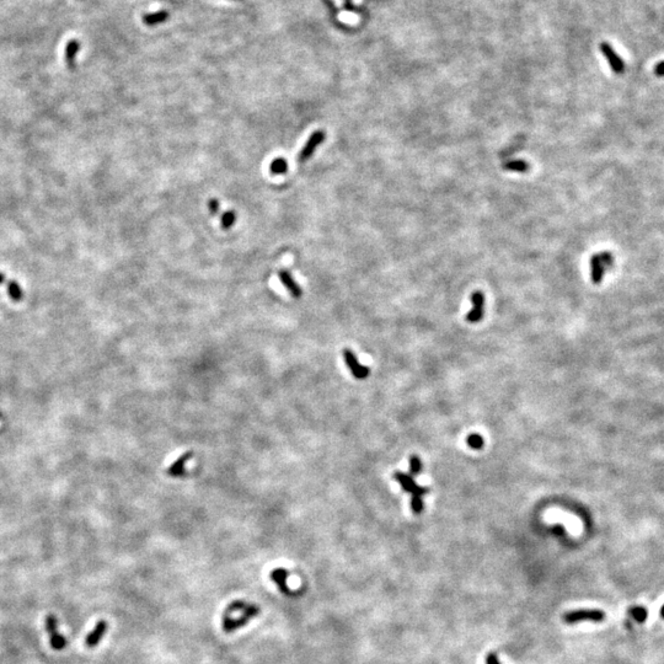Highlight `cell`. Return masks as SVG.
Wrapping results in <instances>:
<instances>
[{
    "label": "cell",
    "mask_w": 664,
    "mask_h": 664,
    "mask_svg": "<svg viewBox=\"0 0 664 664\" xmlns=\"http://www.w3.org/2000/svg\"><path fill=\"white\" fill-rule=\"evenodd\" d=\"M4 282H5V275L0 273V284H3Z\"/></svg>",
    "instance_id": "f1b7e54d"
},
{
    "label": "cell",
    "mask_w": 664,
    "mask_h": 664,
    "mask_svg": "<svg viewBox=\"0 0 664 664\" xmlns=\"http://www.w3.org/2000/svg\"><path fill=\"white\" fill-rule=\"evenodd\" d=\"M278 277H279L281 283L283 284L284 288L287 289L294 298H300L301 294H303V291H301L300 286L295 282V279L293 278V275L289 273L287 269H281L278 272Z\"/></svg>",
    "instance_id": "ba28073f"
},
{
    "label": "cell",
    "mask_w": 664,
    "mask_h": 664,
    "mask_svg": "<svg viewBox=\"0 0 664 664\" xmlns=\"http://www.w3.org/2000/svg\"><path fill=\"white\" fill-rule=\"evenodd\" d=\"M288 576H289V572L287 570H284V568H275V570L272 571L271 575H269L272 581L277 584L278 589L282 591L283 594H287V596H288V594H292L291 589H289L288 585H287Z\"/></svg>",
    "instance_id": "7c38bea8"
},
{
    "label": "cell",
    "mask_w": 664,
    "mask_h": 664,
    "mask_svg": "<svg viewBox=\"0 0 664 664\" xmlns=\"http://www.w3.org/2000/svg\"><path fill=\"white\" fill-rule=\"evenodd\" d=\"M49 641H51V647L56 651H62V649L65 648L66 646V640L63 635H60L59 632H56V634H52L49 636Z\"/></svg>",
    "instance_id": "d6986e66"
},
{
    "label": "cell",
    "mask_w": 664,
    "mask_h": 664,
    "mask_svg": "<svg viewBox=\"0 0 664 664\" xmlns=\"http://www.w3.org/2000/svg\"><path fill=\"white\" fill-rule=\"evenodd\" d=\"M260 614V608L255 604H249L246 610L243 611L242 615L233 619V617L223 616V630L227 634H230L235 630H239L240 627H243L251 619L256 617Z\"/></svg>",
    "instance_id": "7a4b0ae2"
},
{
    "label": "cell",
    "mask_w": 664,
    "mask_h": 664,
    "mask_svg": "<svg viewBox=\"0 0 664 664\" xmlns=\"http://www.w3.org/2000/svg\"><path fill=\"white\" fill-rule=\"evenodd\" d=\"M208 208H209V212L212 214H218L219 212V202L217 199H211L209 203H208Z\"/></svg>",
    "instance_id": "484cf974"
},
{
    "label": "cell",
    "mask_w": 664,
    "mask_h": 664,
    "mask_svg": "<svg viewBox=\"0 0 664 664\" xmlns=\"http://www.w3.org/2000/svg\"><path fill=\"white\" fill-rule=\"evenodd\" d=\"M600 52L603 53V56L605 57V59L608 60L609 65H610L611 71L614 72L615 74H622L625 72V62L619 54L616 53V51L611 47L610 43L608 42H603L600 43L599 46Z\"/></svg>",
    "instance_id": "5b68a950"
},
{
    "label": "cell",
    "mask_w": 664,
    "mask_h": 664,
    "mask_svg": "<svg viewBox=\"0 0 664 664\" xmlns=\"http://www.w3.org/2000/svg\"><path fill=\"white\" fill-rule=\"evenodd\" d=\"M192 457H193L192 451H187V453L182 454L181 457H180L179 459L176 460V462H173L172 464H171L170 468L167 469V471H166L167 475H169V476H171V477H180V476H182V475H185V465H186V463Z\"/></svg>",
    "instance_id": "8fae6325"
},
{
    "label": "cell",
    "mask_w": 664,
    "mask_h": 664,
    "mask_svg": "<svg viewBox=\"0 0 664 664\" xmlns=\"http://www.w3.org/2000/svg\"><path fill=\"white\" fill-rule=\"evenodd\" d=\"M166 20H169V13L165 10H160V11H155V13H150V14H146L143 16V22L146 25L149 26H155L159 24H162Z\"/></svg>",
    "instance_id": "9a60e30c"
},
{
    "label": "cell",
    "mask_w": 664,
    "mask_h": 664,
    "mask_svg": "<svg viewBox=\"0 0 664 664\" xmlns=\"http://www.w3.org/2000/svg\"><path fill=\"white\" fill-rule=\"evenodd\" d=\"M342 355H343V359L344 362H346L347 367H348L351 373H352V375L355 376L356 379L363 380V379L368 378V375H369L370 373L369 368L359 363L358 359H357V356L355 355V352H353L352 350L344 348Z\"/></svg>",
    "instance_id": "277c9868"
},
{
    "label": "cell",
    "mask_w": 664,
    "mask_h": 664,
    "mask_svg": "<svg viewBox=\"0 0 664 664\" xmlns=\"http://www.w3.org/2000/svg\"><path fill=\"white\" fill-rule=\"evenodd\" d=\"M8 293L14 301H20L22 299V295H24L21 287H20V284L15 282V281H10V282H9Z\"/></svg>",
    "instance_id": "ac0fdd59"
},
{
    "label": "cell",
    "mask_w": 664,
    "mask_h": 664,
    "mask_svg": "<svg viewBox=\"0 0 664 664\" xmlns=\"http://www.w3.org/2000/svg\"><path fill=\"white\" fill-rule=\"evenodd\" d=\"M502 167L507 171H514V172L526 173L530 170V164L527 160H523V159H513V160L503 162Z\"/></svg>",
    "instance_id": "4fadbf2b"
},
{
    "label": "cell",
    "mask_w": 664,
    "mask_h": 664,
    "mask_svg": "<svg viewBox=\"0 0 664 664\" xmlns=\"http://www.w3.org/2000/svg\"><path fill=\"white\" fill-rule=\"evenodd\" d=\"M589 265H590V277H591V282L594 284H600L603 282V278H604L605 274V268L604 265L600 261L598 254L593 255L589 260Z\"/></svg>",
    "instance_id": "30bf717a"
},
{
    "label": "cell",
    "mask_w": 664,
    "mask_h": 664,
    "mask_svg": "<svg viewBox=\"0 0 664 664\" xmlns=\"http://www.w3.org/2000/svg\"><path fill=\"white\" fill-rule=\"evenodd\" d=\"M423 508H425V503H423V498L422 496L418 495H412L411 497V509L414 514H420V513L423 512Z\"/></svg>",
    "instance_id": "603a6c76"
},
{
    "label": "cell",
    "mask_w": 664,
    "mask_h": 664,
    "mask_svg": "<svg viewBox=\"0 0 664 664\" xmlns=\"http://www.w3.org/2000/svg\"><path fill=\"white\" fill-rule=\"evenodd\" d=\"M660 616H662L663 619H664V605H663L662 608H660Z\"/></svg>",
    "instance_id": "f546056e"
},
{
    "label": "cell",
    "mask_w": 664,
    "mask_h": 664,
    "mask_svg": "<svg viewBox=\"0 0 664 664\" xmlns=\"http://www.w3.org/2000/svg\"><path fill=\"white\" fill-rule=\"evenodd\" d=\"M598 256H599L600 261H602L603 265H604V267H605V268L613 267V265H614V256H613V254H611V252H609V251H603V252H600V254H598Z\"/></svg>",
    "instance_id": "d4e9b609"
},
{
    "label": "cell",
    "mask_w": 664,
    "mask_h": 664,
    "mask_svg": "<svg viewBox=\"0 0 664 664\" xmlns=\"http://www.w3.org/2000/svg\"><path fill=\"white\" fill-rule=\"evenodd\" d=\"M0 417H2V413H0Z\"/></svg>",
    "instance_id": "4dcf8cb0"
},
{
    "label": "cell",
    "mask_w": 664,
    "mask_h": 664,
    "mask_svg": "<svg viewBox=\"0 0 664 664\" xmlns=\"http://www.w3.org/2000/svg\"><path fill=\"white\" fill-rule=\"evenodd\" d=\"M422 471V462L417 455H411L410 458V475L416 476Z\"/></svg>",
    "instance_id": "7402d4cb"
},
{
    "label": "cell",
    "mask_w": 664,
    "mask_h": 664,
    "mask_svg": "<svg viewBox=\"0 0 664 664\" xmlns=\"http://www.w3.org/2000/svg\"><path fill=\"white\" fill-rule=\"evenodd\" d=\"M486 664H501L500 659H498L497 654H496L495 652H491V653L487 654Z\"/></svg>",
    "instance_id": "4316f807"
},
{
    "label": "cell",
    "mask_w": 664,
    "mask_h": 664,
    "mask_svg": "<svg viewBox=\"0 0 664 664\" xmlns=\"http://www.w3.org/2000/svg\"><path fill=\"white\" fill-rule=\"evenodd\" d=\"M287 170H288V162L283 158L274 159L271 162V165H269V171L273 175H283V173L287 172Z\"/></svg>",
    "instance_id": "2e32d148"
},
{
    "label": "cell",
    "mask_w": 664,
    "mask_h": 664,
    "mask_svg": "<svg viewBox=\"0 0 664 664\" xmlns=\"http://www.w3.org/2000/svg\"><path fill=\"white\" fill-rule=\"evenodd\" d=\"M326 138V133L324 130H315L310 138L308 139V142L305 143V146L303 147V149L300 150L299 155H298V160L299 162H305L308 161L310 158H311L312 154L315 153V150L318 149L319 146L325 141Z\"/></svg>",
    "instance_id": "8992f818"
},
{
    "label": "cell",
    "mask_w": 664,
    "mask_h": 664,
    "mask_svg": "<svg viewBox=\"0 0 664 664\" xmlns=\"http://www.w3.org/2000/svg\"><path fill=\"white\" fill-rule=\"evenodd\" d=\"M605 613L600 609H578V610L567 611L562 616L566 624H576L579 621H593V622H602L604 621Z\"/></svg>",
    "instance_id": "6da1fadb"
},
{
    "label": "cell",
    "mask_w": 664,
    "mask_h": 664,
    "mask_svg": "<svg viewBox=\"0 0 664 664\" xmlns=\"http://www.w3.org/2000/svg\"><path fill=\"white\" fill-rule=\"evenodd\" d=\"M45 627H46V631L48 632L49 636H51L52 634H56V632H58V621L56 615H53V614H48V615L46 616Z\"/></svg>",
    "instance_id": "44dd1931"
},
{
    "label": "cell",
    "mask_w": 664,
    "mask_h": 664,
    "mask_svg": "<svg viewBox=\"0 0 664 664\" xmlns=\"http://www.w3.org/2000/svg\"><path fill=\"white\" fill-rule=\"evenodd\" d=\"M654 74L657 77H664V60L663 62H659L658 64L654 66Z\"/></svg>",
    "instance_id": "83f0119b"
},
{
    "label": "cell",
    "mask_w": 664,
    "mask_h": 664,
    "mask_svg": "<svg viewBox=\"0 0 664 664\" xmlns=\"http://www.w3.org/2000/svg\"><path fill=\"white\" fill-rule=\"evenodd\" d=\"M236 222V214L234 211H228L223 214L222 217V227L224 229H230Z\"/></svg>",
    "instance_id": "cb8c5ba5"
},
{
    "label": "cell",
    "mask_w": 664,
    "mask_h": 664,
    "mask_svg": "<svg viewBox=\"0 0 664 664\" xmlns=\"http://www.w3.org/2000/svg\"><path fill=\"white\" fill-rule=\"evenodd\" d=\"M80 49V43L77 40H71L65 46V60L69 68H74L75 57Z\"/></svg>",
    "instance_id": "5bb4252c"
},
{
    "label": "cell",
    "mask_w": 664,
    "mask_h": 664,
    "mask_svg": "<svg viewBox=\"0 0 664 664\" xmlns=\"http://www.w3.org/2000/svg\"><path fill=\"white\" fill-rule=\"evenodd\" d=\"M466 444H468L471 449H475V450H480V449L483 448L485 445V440L483 438L477 433H472L470 434L466 439Z\"/></svg>",
    "instance_id": "ffe728a7"
},
{
    "label": "cell",
    "mask_w": 664,
    "mask_h": 664,
    "mask_svg": "<svg viewBox=\"0 0 664 664\" xmlns=\"http://www.w3.org/2000/svg\"><path fill=\"white\" fill-rule=\"evenodd\" d=\"M470 301H471V310L466 315V321L470 324L480 323L485 315V294L480 291L474 292L470 297Z\"/></svg>",
    "instance_id": "3957f363"
},
{
    "label": "cell",
    "mask_w": 664,
    "mask_h": 664,
    "mask_svg": "<svg viewBox=\"0 0 664 664\" xmlns=\"http://www.w3.org/2000/svg\"><path fill=\"white\" fill-rule=\"evenodd\" d=\"M628 614H630V615L634 617V619L636 620L637 622H640V624L645 622L646 620H647V616H648L647 609L643 608V607H631L630 609H628Z\"/></svg>",
    "instance_id": "e0dca14e"
},
{
    "label": "cell",
    "mask_w": 664,
    "mask_h": 664,
    "mask_svg": "<svg viewBox=\"0 0 664 664\" xmlns=\"http://www.w3.org/2000/svg\"><path fill=\"white\" fill-rule=\"evenodd\" d=\"M107 628H109V625H107L105 620H100V621H97V624L95 625L94 630L86 636L85 645L88 646L89 648L96 647L98 643H100V641L102 640L103 635L106 634Z\"/></svg>",
    "instance_id": "9c48e42d"
},
{
    "label": "cell",
    "mask_w": 664,
    "mask_h": 664,
    "mask_svg": "<svg viewBox=\"0 0 664 664\" xmlns=\"http://www.w3.org/2000/svg\"><path fill=\"white\" fill-rule=\"evenodd\" d=\"M394 480H396L397 482L401 485L404 491L410 492L411 495L425 496L426 494L430 492V488H428V487L417 485L416 481L413 480V477L411 476V475L404 474V472H400V471L395 472V474H394Z\"/></svg>",
    "instance_id": "52a82bcc"
}]
</instances>
